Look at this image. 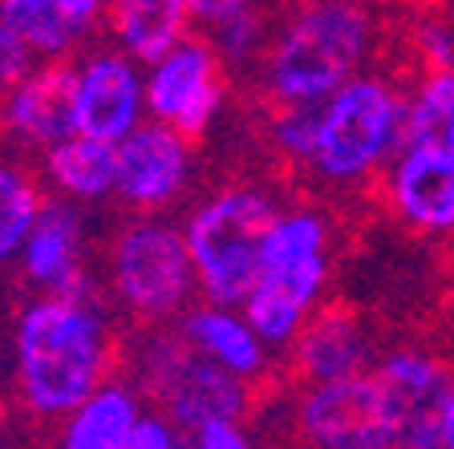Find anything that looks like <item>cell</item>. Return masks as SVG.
Here are the masks:
<instances>
[{"instance_id":"1","label":"cell","mask_w":454,"mask_h":449,"mask_svg":"<svg viewBox=\"0 0 454 449\" xmlns=\"http://www.w3.org/2000/svg\"><path fill=\"white\" fill-rule=\"evenodd\" d=\"M17 384L28 413L66 425L110 373V324L102 308H82L53 296L28 299L12 328Z\"/></svg>"},{"instance_id":"2","label":"cell","mask_w":454,"mask_h":449,"mask_svg":"<svg viewBox=\"0 0 454 449\" xmlns=\"http://www.w3.org/2000/svg\"><path fill=\"white\" fill-rule=\"evenodd\" d=\"M378 45V25L365 4L317 0L301 4L276 28L264 57V89L284 105H325L349 81L365 74Z\"/></svg>"},{"instance_id":"3","label":"cell","mask_w":454,"mask_h":449,"mask_svg":"<svg viewBox=\"0 0 454 449\" xmlns=\"http://www.w3.org/2000/svg\"><path fill=\"white\" fill-rule=\"evenodd\" d=\"M410 97L386 74H361L325 102L321 142L312 154V178L333 187H357L386 174L406 154Z\"/></svg>"},{"instance_id":"4","label":"cell","mask_w":454,"mask_h":449,"mask_svg":"<svg viewBox=\"0 0 454 449\" xmlns=\"http://www.w3.org/2000/svg\"><path fill=\"white\" fill-rule=\"evenodd\" d=\"M130 376L134 393L142 389L154 405H162L159 417H167L183 437L219 422L239 425L252 409V381H239L236 373L199 356L179 337V328H146L134 337Z\"/></svg>"},{"instance_id":"5","label":"cell","mask_w":454,"mask_h":449,"mask_svg":"<svg viewBox=\"0 0 454 449\" xmlns=\"http://www.w3.org/2000/svg\"><path fill=\"white\" fill-rule=\"evenodd\" d=\"M284 211L260 187H227L191 211L187 252L195 263L203 304L239 308L247 291L260 283L264 239Z\"/></svg>"},{"instance_id":"6","label":"cell","mask_w":454,"mask_h":449,"mask_svg":"<svg viewBox=\"0 0 454 449\" xmlns=\"http://www.w3.org/2000/svg\"><path fill=\"white\" fill-rule=\"evenodd\" d=\"M106 267H110L114 296L146 324L183 316L191 308V296L199 291L187 235L154 215L134 219L114 235Z\"/></svg>"},{"instance_id":"7","label":"cell","mask_w":454,"mask_h":449,"mask_svg":"<svg viewBox=\"0 0 454 449\" xmlns=\"http://www.w3.org/2000/svg\"><path fill=\"white\" fill-rule=\"evenodd\" d=\"M381 393H386L389 417H394L397 449H442L446 413L454 401V368L434 348H389L378 356Z\"/></svg>"},{"instance_id":"8","label":"cell","mask_w":454,"mask_h":449,"mask_svg":"<svg viewBox=\"0 0 454 449\" xmlns=\"http://www.w3.org/2000/svg\"><path fill=\"white\" fill-rule=\"evenodd\" d=\"M296 430L309 449H397L394 417L373 373L309 384L296 405Z\"/></svg>"},{"instance_id":"9","label":"cell","mask_w":454,"mask_h":449,"mask_svg":"<svg viewBox=\"0 0 454 449\" xmlns=\"http://www.w3.org/2000/svg\"><path fill=\"white\" fill-rule=\"evenodd\" d=\"M227 81L223 61L203 37H187L167 61L146 69V113L151 122L179 130L183 138H199L223 110Z\"/></svg>"},{"instance_id":"10","label":"cell","mask_w":454,"mask_h":449,"mask_svg":"<svg viewBox=\"0 0 454 449\" xmlns=\"http://www.w3.org/2000/svg\"><path fill=\"white\" fill-rule=\"evenodd\" d=\"M146 118V74L114 45L77 61V122L85 138L122 146Z\"/></svg>"},{"instance_id":"11","label":"cell","mask_w":454,"mask_h":449,"mask_svg":"<svg viewBox=\"0 0 454 449\" xmlns=\"http://www.w3.org/2000/svg\"><path fill=\"white\" fill-rule=\"evenodd\" d=\"M191 138L162 122H142L130 138L118 146V187L114 198H122L134 211H162L187 190L191 182Z\"/></svg>"},{"instance_id":"12","label":"cell","mask_w":454,"mask_h":449,"mask_svg":"<svg viewBox=\"0 0 454 449\" xmlns=\"http://www.w3.org/2000/svg\"><path fill=\"white\" fill-rule=\"evenodd\" d=\"M0 130L20 146H37L45 154L77 138V66L45 61L33 69V77L0 102Z\"/></svg>"},{"instance_id":"13","label":"cell","mask_w":454,"mask_h":449,"mask_svg":"<svg viewBox=\"0 0 454 449\" xmlns=\"http://www.w3.org/2000/svg\"><path fill=\"white\" fill-rule=\"evenodd\" d=\"M373 348H378L373 332L353 304H325L304 324L293 348V365L309 384H337L373 373L378 368Z\"/></svg>"},{"instance_id":"14","label":"cell","mask_w":454,"mask_h":449,"mask_svg":"<svg viewBox=\"0 0 454 449\" xmlns=\"http://www.w3.org/2000/svg\"><path fill=\"white\" fill-rule=\"evenodd\" d=\"M260 283L288 291L296 304H312L329 288V223L321 211H284L264 239Z\"/></svg>"},{"instance_id":"15","label":"cell","mask_w":454,"mask_h":449,"mask_svg":"<svg viewBox=\"0 0 454 449\" xmlns=\"http://www.w3.org/2000/svg\"><path fill=\"white\" fill-rule=\"evenodd\" d=\"M386 203L406 231L454 239V154L406 150L386 170Z\"/></svg>"},{"instance_id":"16","label":"cell","mask_w":454,"mask_h":449,"mask_svg":"<svg viewBox=\"0 0 454 449\" xmlns=\"http://www.w3.org/2000/svg\"><path fill=\"white\" fill-rule=\"evenodd\" d=\"M102 0H0V20L33 49V57L66 61L77 45L106 28Z\"/></svg>"},{"instance_id":"17","label":"cell","mask_w":454,"mask_h":449,"mask_svg":"<svg viewBox=\"0 0 454 449\" xmlns=\"http://www.w3.org/2000/svg\"><path fill=\"white\" fill-rule=\"evenodd\" d=\"M195 20L191 0H114L106 9V33L114 49L130 57L138 69H154L183 45Z\"/></svg>"},{"instance_id":"18","label":"cell","mask_w":454,"mask_h":449,"mask_svg":"<svg viewBox=\"0 0 454 449\" xmlns=\"http://www.w3.org/2000/svg\"><path fill=\"white\" fill-rule=\"evenodd\" d=\"M179 337L207 356L211 365L236 373L239 381H260L268 368V348L252 332L239 308H219V304H191L179 316Z\"/></svg>"},{"instance_id":"19","label":"cell","mask_w":454,"mask_h":449,"mask_svg":"<svg viewBox=\"0 0 454 449\" xmlns=\"http://www.w3.org/2000/svg\"><path fill=\"white\" fill-rule=\"evenodd\" d=\"M82 267V206L57 195L45 198V211L28 235L25 252H20V272L33 288L49 296Z\"/></svg>"},{"instance_id":"20","label":"cell","mask_w":454,"mask_h":449,"mask_svg":"<svg viewBox=\"0 0 454 449\" xmlns=\"http://www.w3.org/2000/svg\"><path fill=\"white\" fill-rule=\"evenodd\" d=\"M191 20L195 37H203L223 66H264L272 49V25L268 12L247 4V0H191Z\"/></svg>"},{"instance_id":"21","label":"cell","mask_w":454,"mask_h":449,"mask_svg":"<svg viewBox=\"0 0 454 449\" xmlns=\"http://www.w3.org/2000/svg\"><path fill=\"white\" fill-rule=\"evenodd\" d=\"M41 170H45V182L53 187L57 198H69L77 206L102 203L118 187V146L77 134V138L49 150Z\"/></svg>"},{"instance_id":"22","label":"cell","mask_w":454,"mask_h":449,"mask_svg":"<svg viewBox=\"0 0 454 449\" xmlns=\"http://www.w3.org/2000/svg\"><path fill=\"white\" fill-rule=\"evenodd\" d=\"M142 401L130 384L110 381L61 425L57 449H130L142 425Z\"/></svg>"},{"instance_id":"23","label":"cell","mask_w":454,"mask_h":449,"mask_svg":"<svg viewBox=\"0 0 454 449\" xmlns=\"http://www.w3.org/2000/svg\"><path fill=\"white\" fill-rule=\"evenodd\" d=\"M41 211H45V195L37 178L20 162L0 159V263L20 259Z\"/></svg>"},{"instance_id":"24","label":"cell","mask_w":454,"mask_h":449,"mask_svg":"<svg viewBox=\"0 0 454 449\" xmlns=\"http://www.w3.org/2000/svg\"><path fill=\"white\" fill-rule=\"evenodd\" d=\"M406 146L454 154V74L430 77L418 85V94L410 97Z\"/></svg>"},{"instance_id":"25","label":"cell","mask_w":454,"mask_h":449,"mask_svg":"<svg viewBox=\"0 0 454 449\" xmlns=\"http://www.w3.org/2000/svg\"><path fill=\"white\" fill-rule=\"evenodd\" d=\"M239 312H244V320L252 324L255 337L264 340L268 352H276V348H296V340H301L304 324H309V316H312L304 304H296L288 291L272 288V283H255V288L247 291V299L239 304Z\"/></svg>"},{"instance_id":"26","label":"cell","mask_w":454,"mask_h":449,"mask_svg":"<svg viewBox=\"0 0 454 449\" xmlns=\"http://www.w3.org/2000/svg\"><path fill=\"white\" fill-rule=\"evenodd\" d=\"M321 122H325V105H284L272 113V146L280 159H288L293 166H309L321 142Z\"/></svg>"},{"instance_id":"27","label":"cell","mask_w":454,"mask_h":449,"mask_svg":"<svg viewBox=\"0 0 454 449\" xmlns=\"http://www.w3.org/2000/svg\"><path fill=\"white\" fill-rule=\"evenodd\" d=\"M33 69H37L33 49H28L25 41L0 20V102H4L17 85H25L28 77H33Z\"/></svg>"},{"instance_id":"28","label":"cell","mask_w":454,"mask_h":449,"mask_svg":"<svg viewBox=\"0 0 454 449\" xmlns=\"http://www.w3.org/2000/svg\"><path fill=\"white\" fill-rule=\"evenodd\" d=\"M187 449H255V441L244 433V425L219 422V425H203V430L187 433Z\"/></svg>"},{"instance_id":"29","label":"cell","mask_w":454,"mask_h":449,"mask_svg":"<svg viewBox=\"0 0 454 449\" xmlns=\"http://www.w3.org/2000/svg\"><path fill=\"white\" fill-rule=\"evenodd\" d=\"M130 449H187V437H183L167 417H142Z\"/></svg>"},{"instance_id":"30","label":"cell","mask_w":454,"mask_h":449,"mask_svg":"<svg viewBox=\"0 0 454 449\" xmlns=\"http://www.w3.org/2000/svg\"><path fill=\"white\" fill-rule=\"evenodd\" d=\"M442 449H454V401H450V413H446V433H442Z\"/></svg>"},{"instance_id":"31","label":"cell","mask_w":454,"mask_h":449,"mask_svg":"<svg viewBox=\"0 0 454 449\" xmlns=\"http://www.w3.org/2000/svg\"><path fill=\"white\" fill-rule=\"evenodd\" d=\"M446 252H454V239H450V247H446Z\"/></svg>"}]
</instances>
